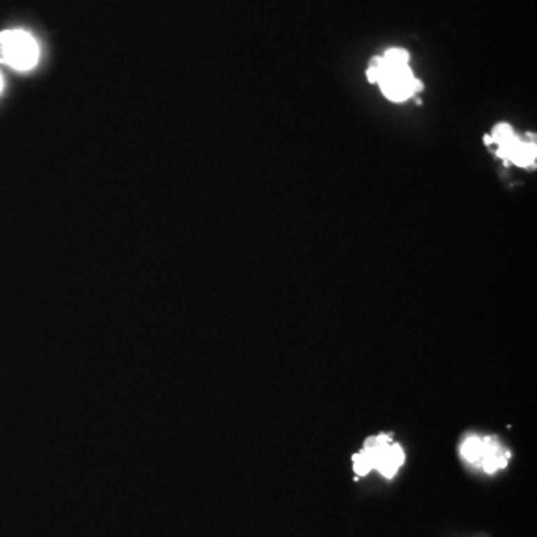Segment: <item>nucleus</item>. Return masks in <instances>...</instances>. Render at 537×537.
<instances>
[{"label": "nucleus", "mask_w": 537, "mask_h": 537, "mask_svg": "<svg viewBox=\"0 0 537 537\" xmlns=\"http://www.w3.org/2000/svg\"><path fill=\"white\" fill-rule=\"evenodd\" d=\"M39 58L36 40L24 30H5L0 33V60L17 70L32 69Z\"/></svg>", "instance_id": "nucleus-4"}, {"label": "nucleus", "mask_w": 537, "mask_h": 537, "mask_svg": "<svg viewBox=\"0 0 537 537\" xmlns=\"http://www.w3.org/2000/svg\"><path fill=\"white\" fill-rule=\"evenodd\" d=\"M457 452L464 466L487 476L506 470L512 460L511 448L499 436L479 431L464 433Z\"/></svg>", "instance_id": "nucleus-3"}, {"label": "nucleus", "mask_w": 537, "mask_h": 537, "mask_svg": "<svg viewBox=\"0 0 537 537\" xmlns=\"http://www.w3.org/2000/svg\"><path fill=\"white\" fill-rule=\"evenodd\" d=\"M357 478H366L371 472L387 481L394 479L406 463V451L391 433H379L363 442L360 451L351 457Z\"/></svg>", "instance_id": "nucleus-1"}, {"label": "nucleus", "mask_w": 537, "mask_h": 537, "mask_svg": "<svg viewBox=\"0 0 537 537\" xmlns=\"http://www.w3.org/2000/svg\"><path fill=\"white\" fill-rule=\"evenodd\" d=\"M409 54L405 49L391 48L384 56L375 57L367 70V79L378 82L385 97L392 102H405L421 91L422 84L409 67Z\"/></svg>", "instance_id": "nucleus-2"}, {"label": "nucleus", "mask_w": 537, "mask_h": 537, "mask_svg": "<svg viewBox=\"0 0 537 537\" xmlns=\"http://www.w3.org/2000/svg\"><path fill=\"white\" fill-rule=\"evenodd\" d=\"M491 143H497V156L506 163L512 161L521 168L534 164L536 142H522L520 138H516L509 124L502 122L494 127Z\"/></svg>", "instance_id": "nucleus-5"}, {"label": "nucleus", "mask_w": 537, "mask_h": 537, "mask_svg": "<svg viewBox=\"0 0 537 537\" xmlns=\"http://www.w3.org/2000/svg\"><path fill=\"white\" fill-rule=\"evenodd\" d=\"M2 88H3V78L0 75V91H2Z\"/></svg>", "instance_id": "nucleus-6"}, {"label": "nucleus", "mask_w": 537, "mask_h": 537, "mask_svg": "<svg viewBox=\"0 0 537 537\" xmlns=\"http://www.w3.org/2000/svg\"><path fill=\"white\" fill-rule=\"evenodd\" d=\"M481 537H485V536H481Z\"/></svg>", "instance_id": "nucleus-7"}]
</instances>
